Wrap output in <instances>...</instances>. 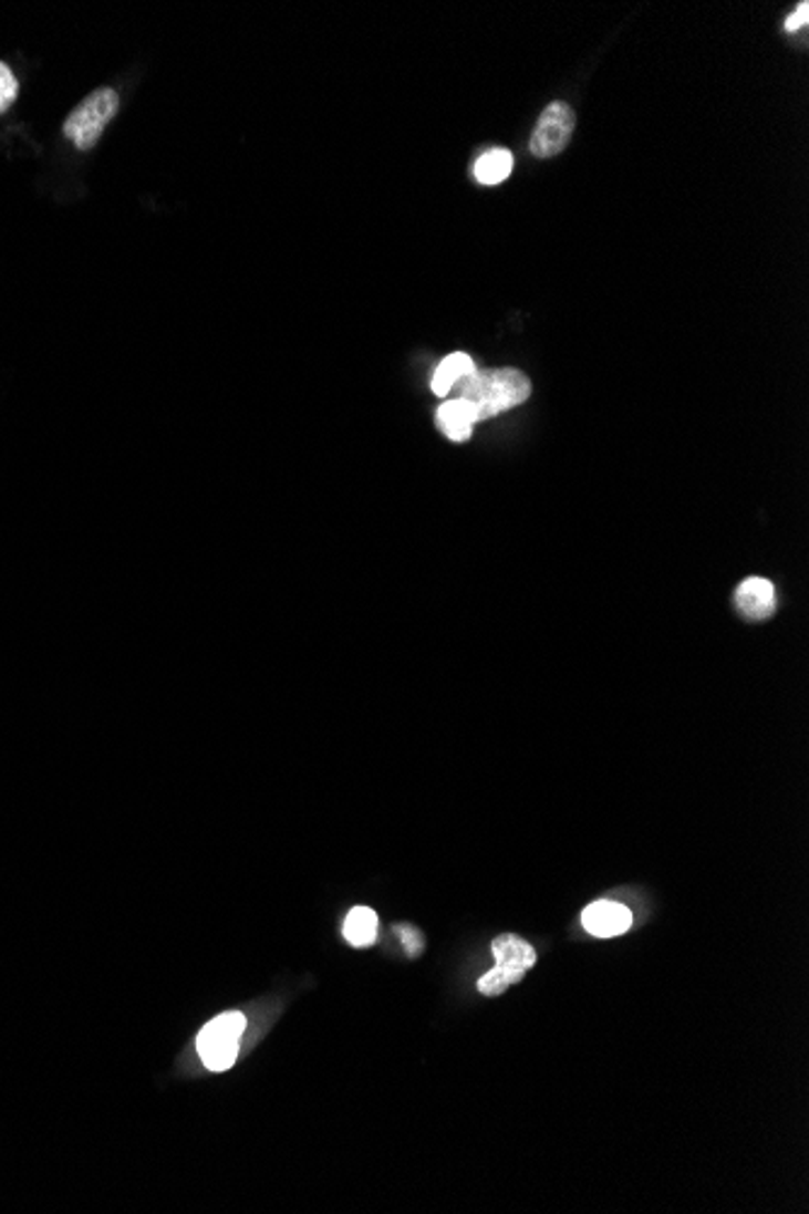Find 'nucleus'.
Here are the masks:
<instances>
[{"instance_id":"14","label":"nucleus","mask_w":809,"mask_h":1214,"mask_svg":"<svg viewBox=\"0 0 809 1214\" xmlns=\"http://www.w3.org/2000/svg\"><path fill=\"white\" fill-rule=\"evenodd\" d=\"M807 20H809V3H800L798 10H795L792 15L786 20V30L788 32H798V30L805 28Z\"/></svg>"},{"instance_id":"1","label":"nucleus","mask_w":809,"mask_h":1214,"mask_svg":"<svg viewBox=\"0 0 809 1214\" xmlns=\"http://www.w3.org/2000/svg\"><path fill=\"white\" fill-rule=\"evenodd\" d=\"M531 381L517 369H487V372H473L464 378L460 398H466L478 411V419H490L502 415L511 407L529 401Z\"/></svg>"},{"instance_id":"4","label":"nucleus","mask_w":809,"mask_h":1214,"mask_svg":"<svg viewBox=\"0 0 809 1214\" xmlns=\"http://www.w3.org/2000/svg\"><path fill=\"white\" fill-rule=\"evenodd\" d=\"M120 110V95L112 87H100V91L90 93L79 107H75L66 122H63V134H66L75 146L87 151L97 144V138L105 132V126Z\"/></svg>"},{"instance_id":"9","label":"nucleus","mask_w":809,"mask_h":1214,"mask_svg":"<svg viewBox=\"0 0 809 1214\" xmlns=\"http://www.w3.org/2000/svg\"><path fill=\"white\" fill-rule=\"evenodd\" d=\"M473 372H475V364H473V360L468 354H464V352L448 354L446 360L439 366H436V372L432 376V391L436 395H442V398H446V395L454 391L456 383L464 381Z\"/></svg>"},{"instance_id":"6","label":"nucleus","mask_w":809,"mask_h":1214,"mask_svg":"<svg viewBox=\"0 0 809 1214\" xmlns=\"http://www.w3.org/2000/svg\"><path fill=\"white\" fill-rule=\"evenodd\" d=\"M631 924H633L631 910L611 900H597L582 912V926L594 938L621 936L631 928Z\"/></svg>"},{"instance_id":"2","label":"nucleus","mask_w":809,"mask_h":1214,"mask_svg":"<svg viewBox=\"0 0 809 1214\" xmlns=\"http://www.w3.org/2000/svg\"><path fill=\"white\" fill-rule=\"evenodd\" d=\"M492 955L497 965L478 979V989L485 996L505 994L511 984L521 982L523 975L536 965L533 945L511 934L497 936L492 941Z\"/></svg>"},{"instance_id":"7","label":"nucleus","mask_w":809,"mask_h":1214,"mask_svg":"<svg viewBox=\"0 0 809 1214\" xmlns=\"http://www.w3.org/2000/svg\"><path fill=\"white\" fill-rule=\"evenodd\" d=\"M735 604L744 619L766 621L776 613V587L764 578L744 580L735 592Z\"/></svg>"},{"instance_id":"5","label":"nucleus","mask_w":809,"mask_h":1214,"mask_svg":"<svg viewBox=\"0 0 809 1214\" xmlns=\"http://www.w3.org/2000/svg\"><path fill=\"white\" fill-rule=\"evenodd\" d=\"M574 112L564 102H553L538 120L531 134V153L536 158H553L568 148L574 132Z\"/></svg>"},{"instance_id":"12","label":"nucleus","mask_w":809,"mask_h":1214,"mask_svg":"<svg viewBox=\"0 0 809 1214\" xmlns=\"http://www.w3.org/2000/svg\"><path fill=\"white\" fill-rule=\"evenodd\" d=\"M18 91L20 85H18L15 73L10 71L8 63L0 61V112H6L12 102L18 100Z\"/></svg>"},{"instance_id":"11","label":"nucleus","mask_w":809,"mask_h":1214,"mask_svg":"<svg viewBox=\"0 0 809 1214\" xmlns=\"http://www.w3.org/2000/svg\"><path fill=\"white\" fill-rule=\"evenodd\" d=\"M511 168H514L511 153L505 148H492L483 153L478 163H475V180L480 185H499L507 180Z\"/></svg>"},{"instance_id":"10","label":"nucleus","mask_w":809,"mask_h":1214,"mask_svg":"<svg viewBox=\"0 0 809 1214\" xmlns=\"http://www.w3.org/2000/svg\"><path fill=\"white\" fill-rule=\"evenodd\" d=\"M378 934V916L369 906H354V910L344 919V938L354 948H366L376 941Z\"/></svg>"},{"instance_id":"13","label":"nucleus","mask_w":809,"mask_h":1214,"mask_svg":"<svg viewBox=\"0 0 809 1214\" xmlns=\"http://www.w3.org/2000/svg\"><path fill=\"white\" fill-rule=\"evenodd\" d=\"M397 934H401V941L405 945V951L409 957H417L422 953V948H425V938H422V934L417 928L413 926H397L395 928Z\"/></svg>"},{"instance_id":"3","label":"nucleus","mask_w":809,"mask_h":1214,"mask_svg":"<svg viewBox=\"0 0 809 1214\" xmlns=\"http://www.w3.org/2000/svg\"><path fill=\"white\" fill-rule=\"evenodd\" d=\"M242 1030H246V1016L238 1011H228L209 1020L197 1035V1052L204 1067L211 1071H226L234 1067Z\"/></svg>"},{"instance_id":"8","label":"nucleus","mask_w":809,"mask_h":1214,"mask_svg":"<svg viewBox=\"0 0 809 1214\" xmlns=\"http://www.w3.org/2000/svg\"><path fill=\"white\" fill-rule=\"evenodd\" d=\"M478 419V411L466 398L446 401L439 411H436V425L444 432V437L452 442H468L473 434V425Z\"/></svg>"}]
</instances>
